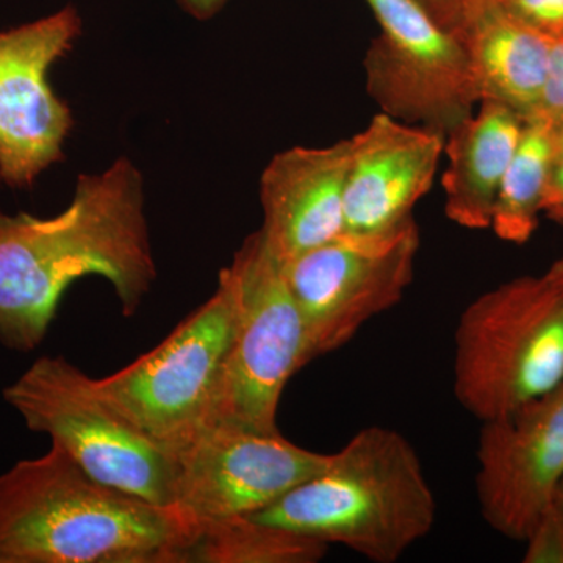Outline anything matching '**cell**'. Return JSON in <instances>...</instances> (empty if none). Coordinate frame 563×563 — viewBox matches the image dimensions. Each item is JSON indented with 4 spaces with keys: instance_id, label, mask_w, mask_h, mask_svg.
<instances>
[{
    "instance_id": "obj_1",
    "label": "cell",
    "mask_w": 563,
    "mask_h": 563,
    "mask_svg": "<svg viewBox=\"0 0 563 563\" xmlns=\"http://www.w3.org/2000/svg\"><path fill=\"white\" fill-rule=\"evenodd\" d=\"M85 276L109 280L125 317L157 279L143 176L131 158L80 176L73 201L55 217L0 210V343L36 350L66 290Z\"/></svg>"
},
{
    "instance_id": "obj_2",
    "label": "cell",
    "mask_w": 563,
    "mask_h": 563,
    "mask_svg": "<svg viewBox=\"0 0 563 563\" xmlns=\"http://www.w3.org/2000/svg\"><path fill=\"white\" fill-rule=\"evenodd\" d=\"M176 510L92 479L60 448L0 474V563H185Z\"/></svg>"
},
{
    "instance_id": "obj_3",
    "label": "cell",
    "mask_w": 563,
    "mask_h": 563,
    "mask_svg": "<svg viewBox=\"0 0 563 563\" xmlns=\"http://www.w3.org/2000/svg\"><path fill=\"white\" fill-rule=\"evenodd\" d=\"M374 563H395L431 533L437 499L412 443L369 426L329 454L320 473L251 515Z\"/></svg>"
},
{
    "instance_id": "obj_4",
    "label": "cell",
    "mask_w": 563,
    "mask_h": 563,
    "mask_svg": "<svg viewBox=\"0 0 563 563\" xmlns=\"http://www.w3.org/2000/svg\"><path fill=\"white\" fill-rule=\"evenodd\" d=\"M454 396L481 422L563 383V292L547 273L477 296L454 333Z\"/></svg>"
},
{
    "instance_id": "obj_5",
    "label": "cell",
    "mask_w": 563,
    "mask_h": 563,
    "mask_svg": "<svg viewBox=\"0 0 563 563\" xmlns=\"http://www.w3.org/2000/svg\"><path fill=\"white\" fill-rule=\"evenodd\" d=\"M35 433L49 437L92 479L173 509L177 457L155 443L62 355H44L3 390Z\"/></svg>"
},
{
    "instance_id": "obj_6",
    "label": "cell",
    "mask_w": 563,
    "mask_h": 563,
    "mask_svg": "<svg viewBox=\"0 0 563 563\" xmlns=\"http://www.w3.org/2000/svg\"><path fill=\"white\" fill-rule=\"evenodd\" d=\"M221 273L232 287L233 332L210 426L279 431L282 395L307 366L301 313L284 265L257 231Z\"/></svg>"
},
{
    "instance_id": "obj_7",
    "label": "cell",
    "mask_w": 563,
    "mask_h": 563,
    "mask_svg": "<svg viewBox=\"0 0 563 563\" xmlns=\"http://www.w3.org/2000/svg\"><path fill=\"white\" fill-rule=\"evenodd\" d=\"M232 332V287L220 273L213 296L155 350L96 385L136 428L177 455L213 420Z\"/></svg>"
},
{
    "instance_id": "obj_8",
    "label": "cell",
    "mask_w": 563,
    "mask_h": 563,
    "mask_svg": "<svg viewBox=\"0 0 563 563\" xmlns=\"http://www.w3.org/2000/svg\"><path fill=\"white\" fill-rule=\"evenodd\" d=\"M417 221L384 232H342L284 263L303 325L306 365L342 350L402 301L420 251Z\"/></svg>"
},
{
    "instance_id": "obj_9",
    "label": "cell",
    "mask_w": 563,
    "mask_h": 563,
    "mask_svg": "<svg viewBox=\"0 0 563 563\" xmlns=\"http://www.w3.org/2000/svg\"><path fill=\"white\" fill-rule=\"evenodd\" d=\"M380 32L366 51V91L380 113L446 135L481 102L461 38L415 0H365Z\"/></svg>"
},
{
    "instance_id": "obj_10",
    "label": "cell",
    "mask_w": 563,
    "mask_h": 563,
    "mask_svg": "<svg viewBox=\"0 0 563 563\" xmlns=\"http://www.w3.org/2000/svg\"><path fill=\"white\" fill-rule=\"evenodd\" d=\"M176 457L173 509L192 537L206 526L262 512L329 461L280 431L224 424L207 428Z\"/></svg>"
},
{
    "instance_id": "obj_11",
    "label": "cell",
    "mask_w": 563,
    "mask_h": 563,
    "mask_svg": "<svg viewBox=\"0 0 563 563\" xmlns=\"http://www.w3.org/2000/svg\"><path fill=\"white\" fill-rule=\"evenodd\" d=\"M80 35L73 5L0 32V180L7 187L32 188L63 158L74 118L52 90L49 70Z\"/></svg>"
},
{
    "instance_id": "obj_12",
    "label": "cell",
    "mask_w": 563,
    "mask_h": 563,
    "mask_svg": "<svg viewBox=\"0 0 563 563\" xmlns=\"http://www.w3.org/2000/svg\"><path fill=\"white\" fill-rule=\"evenodd\" d=\"M476 461L485 523L525 542L563 483V383L512 413L484 421Z\"/></svg>"
},
{
    "instance_id": "obj_13",
    "label": "cell",
    "mask_w": 563,
    "mask_h": 563,
    "mask_svg": "<svg viewBox=\"0 0 563 563\" xmlns=\"http://www.w3.org/2000/svg\"><path fill=\"white\" fill-rule=\"evenodd\" d=\"M444 139L385 113L351 136L343 232L390 231L412 220L415 207L432 190Z\"/></svg>"
},
{
    "instance_id": "obj_14",
    "label": "cell",
    "mask_w": 563,
    "mask_h": 563,
    "mask_svg": "<svg viewBox=\"0 0 563 563\" xmlns=\"http://www.w3.org/2000/svg\"><path fill=\"white\" fill-rule=\"evenodd\" d=\"M351 154V139L331 146L291 147L263 169L261 232L282 265L344 231Z\"/></svg>"
},
{
    "instance_id": "obj_15",
    "label": "cell",
    "mask_w": 563,
    "mask_h": 563,
    "mask_svg": "<svg viewBox=\"0 0 563 563\" xmlns=\"http://www.w3.org/2000/svg\"><path fill=\"white\" fill-rule=\"evenodd\" d=\"M455 35L472 60L481 101L529 120L542 101L553 38L529 27L498 0H466Z\"/></svg>"
},
{
    "instance_id": "obj_16",
    "label": "cell",
    "mask_w": 563,
    "mask_h": 563,
    "mask_svg": "<svg viewBox=\"0 0 563 563\" xmlns=\"http://www.w3.org/2000/svg\"><path fill=\"white\" fill-rule=\"evenodd\" d=\"M525 124V118L509 107L481 101L479 110L446 133L442 185L448 220L468 231L492 228L499 187Z\"/></svg>"
},
{
    "instance_id": "obj_17",
    "label": "cell",
    "mask_w": 563,
    "mask_h": 563,
    "mask_svg": "<svg viewBox=\"0 0 563 563\" xmlns=\"http://www.w3.org/2000/svg\"><path fill=\"white\" fill-rule=\"evenodd\" d=\"M555 152L554 121L543 117L526 120L523 135L504 174L493 210L490 229L503 242L521 246L539 229Z\"/></svg>"
},
{
    "instance_id": "obj_18",
    "label": "cell",
    "mask_w": 563,
    "mask_h": 563,
    "mask_svg": "<svg viewBox=\"0 0 563 563\" xmlns=\"http://www.w3.org/2000/svg\"><path fill=\"white\" fill-rule=\"evenodd\" d=\"M328 551L329 544L318 540L240 517L199 529L185 563H317Z\"/></svg>"
},
{
    "instance_id": "obj_19",
    "label": "cell",
    "mask_w": 563,
    "mask_h": 563,
    "mask_svg": "<svg viewBox=\"0 0 563 563\" xmlns=\"http://www.w3.org/2000/svg\"><path fill=\"white\" fill-rule=\"evenodd\" d=\"M525 543V563H563V499L558 493L537 518Z\"/></svg>"
},
{
    "instance_id": "obj_20",
    "label": "cell",
    "mask_w": 563,
    "mask_h": 563,
    "mask_svg": "<svg viewBox=\"0 0 563 563\" xmlns=\"http://www.w3.org/2000/svg\"><path fill=\"white\" fill-rule=\"evenodd\" d=\"M517 20L558 38L563 35V0H498Z\"/></svg>"
},
{
    "instance_id": "obj_21",
    "label": "cell",
    "mask_w": 563,
    "mask_h": 563,
    "mask_svg": "<svg viewBox=\"0 0 563 563\" xmlns=\"http://www.w3.org/2000/svg\"><path fill=\"white\" fill-rule=\"evenodd\" d=\"M536 117L558 122L563 118V35L553 38L542 101Z\"/></svg>"
},
{
    "instance_id": "obj_22",
    "label": "cell",
    "mask_w": 563,
    "mask_h": 563,
    "mask_svg": "<svg viewBox=\"0 0 563 563\" xmlns=\"http://www.w3.org/2000/svg\"><path fill=\"white\" fill-rule=\"evenodd\" d=\"M415 2L428 11L439 24L455 33L466 0H415Z\"/></svg>"
},
{
    "instance_id": "obj_23",
    "label": "cell",
    "mask_w": 563,
    "mask_h": 563,
    "mask_svg": "<svg viewBox=\"0 0 563 563\" xmlns=\"http://www.w3.org/2000/svg\"><path fill=\"white\" fill-rule=\"evenodd\" d=\"M563 207V150L555 152L553 165H551L550 179L544 191V211Z\"/></svg>"
},
{
    "instance_id": "obj_24",
    "label": "cell",
    "mask_w": 563,
    "mask_h": 563,
    "mask_svg": "<svg viewBox=\"0 0 563 563\" xmlns=\"http://www.w3.org/2000/svg\"><path fill=\"white\" fill-rule=\"evenodd\" d=\"M176 2L179 3L181 9L187 11L190 16L199 21H206L217 16V14L228 5L229 0H176Z\"/></svg>"
},
{
    "instance_id": "obj_25",
    "label": "cell",
    "mask_w": 563,
    "mask_h": 563,
    "mask_svg": "<svg viewBox=\"0 0 563 563\" xmlns=\"http://www.w3.org/2000/svg\"><path fill=\"white\" fill-rule=\"evenodd\" d=\"M548 276L553 279L554 284L558 285L559 290L563 292V252L558 261H554L553 265L548 268Z\"/></svg>"
},
{
    "instance_id": "obj_26",
    "label": "cell",
    "mask_w": 563,
    "mask_h": 563,
    "mask_svg": "<svg viewBox=\"0 0 563 563\" xmlns=\"http://www.w3.org/2000/svg\"><path fill=\"white\" fill-rule=\"evenodd\" d=\"M544 214H547V218H550V220L563 225V207H555V209L544 211Z\"/></svg>"
},
{
    "instance_id": "obj_27",
    "label": "cell",
    "mask_w": 563,
    "mask_h": 563,
    "mask_svg": "<svg viewBox=\"0 0 563 563\" xmlns=\"http://www.w3.org/2000/svg\"><path fill=\"white\" fill-rule=\"evenodd\" d=\"M555 125V147L558 151L563 150V118L561 121L554 122Z\"/></svg>"
},
{
    "instance_id": "obj_28",
    "label": "cell",
    "mask_w": 563,
    "mask_h": 563,
    "mask_svg": "<svg viewBox=\"0 0 563 563\" xmlns=\"http://www.w3.org/2000/svg\"><path fill=\"white\" fill-rule=\"evenodd\" d=\"M558 495L561 496V498L563 499V483L561 485V488H559L558 490Z\"/></svg>"
}]
</instances>
